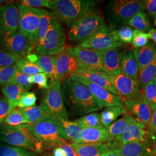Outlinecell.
Masks as SVG:
<instances>
[{
  "instance_id": "cell-26",
  "label": "cell",
  "mask_w": 156,
  "mask_h": 156,
  "mask_svg": "<svg viewBox=\"0 0 156 156\" xmlns=\"http://www.w3.org/2000/svg\"><path fill=\"white\" fill-rule=\"evenodd\" d=\"M137 120L131 113L127 112L120 119L116 120L111 124L106 129L113 141L123 133L124 131L131 124L135 122Z\"/></svg>"
},
{
  "instance_id": "cell-25",
  "label": "cell",
  "mask_w": 156,
  "mask_h": 156,
  "mask_svg": "<svg viewBox=\"0 0 156 156\" xmlns=\"http://www.w3.org/2000/svg\"><path fill=\"white\" fill-rule=\"evenodd\" d=\"M78 156H102L110 149L109 144H70Z\"/></svg>"
},
{
  "instance_id": "cell-48",
  "label": "cell",
  "mask_w": 156,
  "mask_h": 156,
  "mask_svg": "<svg viewBox=\"0 0 156 156\" xmlns=\"http://www.w3.org/2000/svg\"><path fill=\"white\" fill-rule=\"evenodd\" d=\"M33 83L37 84L40 88L48 89V76L45 73H41L31 76Z\"/></svg>"
},
{
  "instance_id": "cell-15",
  "label": "cell",
  "mask_w": 156,
  "mask_h": 156,
  "mask_svg": "<svg viewBox=\"0 0 156 156\" xmlns=\"http://www.w3.org/2000/svg\"><path fill=\"white\" fill-rule=\"evenodd\" d=\"M112 83L121 99L128 100L137 97L140 93L137 80L124 75L122 73L110 76Z\"/></svg>"
},
{
  "instance_id": "cell-34",
  "label": "cell",
  "mask_w": 156,
  "mask_h": 156,
  "mask_svg": "<svg viewBox=\"0 0 156 156\" xmlns=\"http://www.w3.org/2000/svg\"><path fill=\"white\" fill-rule=\"evenodd\" d=\"M15 65L17 69L22 73L30 76L42 73L39 67L35 63L30 61L26 56L17 57L15 62Z\"/></svg>"
},
{
  "instance_id": "cell-31",
  "label": "cell",
  "mask_w": 156,
  "mask_h": 156,
  "mask_svg": "<svg viewBox=\"0 0 156 156\" xmlns=\"http://www.w3.org/2000/svg\"><path fill=\"white\" fill-rule=\"evenodd\" d=\"M127 26L145 33H148L152 28L150 19L145 12H140L135 15L129 20Z\"/></svg>"
},
{
  "instance_id": "cell-23",
  "label": "cell",
  "mask_w": 156,
  "mask_h": 156,
  "mask_svg": "<svg viewBox=\"0 0 156 156\" xmlns=\"http://www.w3.org/2000/svg\"><path fill=\"white\" fill-rule=\"evenodd\" d=\"M26 57L30 61L37 64L45 73L48 77L53 80L55 73V56H43L38 54L29 53Z\"/></svg>"
},
{
  "instance_id": "cell-37",
  "label": "cell",
  "mask_w": 156,
  "mask_h": 156,
  "mask_svg": "<svg viewBox=\"0 0 156 156\" xmlns=\"http://www.w3.org/2000/svg\"><path fill=\"white\" fill-rule=\"evenodd\" d=\"M75 121L83 129L102 126L101 124L100 116L96 112H93L84 115L83 117L76 119Z\"/></svg>"
},
{
  "instance_id": "cell-53",
  "label": "cell",
  "mask_w": 156,
  "mask_h": 156,
  "mask_svg": "<svg viewBox=\"0 0 156 156\" xmlns=\"http://www.w3.org/2000/svg\"><path fill=\"white\" fill-rule=\"evenodd\" d=\"M102 156H121L119 153H117L116 151H115L112 149H109L107 151L106 153H105Z\"/></svg>"
},
{
  "instance_id": "cell-38",
  "label": "cell",
  "mask_w": 156,
  "mask_h": 156,
  "mask_svg": "<svg viewBox=\"0 0 156 156\" xmlns=\"http://www.w3.org/2000/svg\"><path fill=\"white\" fill-rule=\"evenodd\" d=\"M140 91L151 110L152 112L154 111L156 108V87L153 81L147 84Z\"/></svg>"
},
{
  "instance_id": "cell-24",
  "label": "cell",
  "mask_w": 156,
  "mask_h": 156,
  "mask_svg": "<svg viewBox=\"0 0 156 156\" xmlns=\"http://www.w3.org/2000/svg\"><path fill=\"white\" fill-rule=\"evenodd\" d=\"M133 54L137 62L139 73L153 61L156 56V46L154 44L149 42L145 46L133 51Z\"/></svg>"
},
{
  "instance_id": "cell-19",
  "label": "cell",
  "mask_w": 156,
  "mask_h": 156,
  "mask_svg": "<svg viewBox=\"0 0 156 156\" xmlns=\"http://www.w3.org/2000/svg\"><path fill=\"white\" fill-rule=\"evenodd\" d=\"M101 57L104 72L109 76L120 73V62L125 53L122 47L98 51Z\"/></svg>"
},
{
  "instance_id": "cell-28",
  "label": "cell",
  "mask_w": 156,
  "mask_h": 156,
  "mask_svg": "<svg viewBox=\"0 0 156 156\" xmlns=\"http://www.w3.org/2000/svg\"><path fill=\"white\" fill-rule=\"evenodd\" d=\"M26 91L25 89L17 84L9 83L2 89V92L8 101L11 110L16 108L22 95Z\"/></svg>"
},
{
  "instance_id": "cell-45",
  "label": "cell",
  "mask_w": 156,
  "mask_h": 156,
  "mask_svg": "<svg viewBox=\"0 0 156 156\" xmlns=\"http://www.w3.org/2000/svg\"><path fill=\"white\" fill-rule=\"evenodd\" d=\"M148 139L151 144H154L156 140V108L153 112L150 122L147 126Z\"/></svg>"
},
{
  "instance_id": "cell-55",
  "label": "cell",
  "mask_w": 156,
  "mask_h": 156,
  "mask_svg": "<svg viewBox=\"0 0 156 156\" xmlns=\"http://www.w3.org/2000/svg\"><path fill=\"white\" fill-rule=\"evenodd\" d=\"M153 83H154V86H155V87H156V76L154 77V79H153Z\"/></svg>"
},
{
  "instance_id": "cell-52",
  "label": "cell",
  "mask_w": 156,
  "mask_h": 156,
  "mask_svg": "<svg viewBox=\"0 0 156 156\" xmlns=\"http://www.w3.org/2000/svg\"><path fill=\"white\" fill-rule=\"evenodd\" d=\"M148 33L149 34L150 36H151V39L153 42L154 43V44L156 45V28H151V30L148 32Z\"/></svg>"
},
{
  "instance_id": "cell-32",
  "label": "cell",
  "mask_w": 156,
  "mask_h": 156,
  "mask_svg": "<svg viewBox=\"0 0 156 156\" xmlns=\"http://www.w3.org/2000/svg\"><path fill=\"white\" fill-rule=\"evenodd\" d=\"M156 75V56L153 61L139 73L138 84L140 90L153 80Z\"/></svg>"
},
{
  "instance_id": "cell-11",
  "label": "cell",
  "mask_w": 156,
  "mask_h": 156,
  "mask_svg": "<svg viewBox=\"0 0 156 156\" xmlns=\"http://www.w3.org/2000/svg\"><path fill=\"white\" fill-rule=\"evenodd\" d=\"M69 53L77 60L80 69H90L104 72L101 57L98 51L79 45L68 47Z\"/></svg>"
},
{
  "instance_id": "cell-51",
  "label": "cell",
  "mask_w": 156,
  "mask_h": 156,
  "mask_svg": "<svg viewBox=\"0 0 156 156\" xmlns=\"http://www.w3.org/2000/svg\"><path fill=\"white\" fill-rule=\"evenodd\" d=\"M63 150L65 151L66 156H78L75 151L73 149V147L71 146L70 144L65 143L60 145Z\"/></svg>"
},
{
  "instance_id": "cell-41",
  "label": "cell",
  "mask_w": 156,
  "mask_h": 156,
  "mask_svg": "<svg viewBox=\"0 0 156 156\" xmlns=\"http://www.w3.org/2000/svg\"><path fill=\"white\" fill-rule=\"evenodd\" d=\"M15 64L8 67H0V86H5L11 83L16 72Z\"/></svg>"
},
{
  "instance_id": "cell-13",
  "label": "cell",
  "mask_w": 156,
  "mask_h": 156,
  "mask_svg": "<svg viewBox=\"0 0 156 156\" xmlns=\"http://www.w3.org/2000/svg\"><path fill=\"white\" fill-rule=\"evenodd\" d=\"M69 78L73 80L77 81L84 84L89 90L95 98L100 102L103 107L107 108L110 106H124L123 100L119 96L112 93L111 92L105 89L91 83L83 78L73 75H71Z\"/></svg>"
},
{
  "instance_id": "cell-30",
  "label": "cell",
  "mask_w": 156,
  "mask_h": 156,
  "mask_svg": "<svg viewBox=\"0 0 156 156\" xmlns=\"http://www.w3.org/2000/svg\"><path fill=\"white\" fill-rule=\"evenodd\" d=\"M62 128L69 141L73 144H80L82 142L81 134L83 128L80 127L75 121H60Z\"/></svg>"
},
{
  "instance_id": "cell-27",
  "label": "cell",
  "mask_w": 156,
  "mask_h": 156,
  "mask_svg": "<svg viewBox=\"0 0 156 156\" xmlns=\"http://www.w3.org/2000/svg\"><path fill=\"white\" fill-rule=\"evenodd\" d=\"M120 73L137 80L139 68L133 52H128L123 56L120 62Z\"/></svg>"
},
{
  "instance_id": "cell-40",
  "label": "cell",
  "mask_w": 156,
  "mask_h": 156,
  "mask_svg": "<svg viewBox=\"0 0 156 156\" xmlns=\"http://www.w3.org/2000/svg\"><path fill=\"white\" fill-rule=\"evenodd\" d=\"M0 156H37V154L16 147L4 146L0 147Z\"/></svg>"
},
{
  "instance_id": "cell-10",
  "label": "cell",
  "mask_w": 156,
  "mask_h": 156,
  "mask_svg": "<svg viewBox=\"0 0 156 156\" xmlns=\"http://www.w3.org/2000/svg\"><path fill=\"white\" fill-rule=\"evenodd\" d=\"M19 26V11L15 4L0 6V40L9 38L16 33Z\"/></svg>"
},
{
  "instance_id": "cell-5",
  "label": "cell",
  "mask_w": 156,
  "mask_h": 156,
  "mask_svg": "<svg viewBox=\"0 0 156 156\" xmlns=\"http://www.w3.org/2000/svg\"><path fill=\"white\" fill-rule=\"evenodd\" d=\"M140 12H145L144 1L113 0L106 7L107 19L113 27L127 26L129 20Z\"/></svg>"
},
{
  "instance_id": "cell-43",
  "label": "cell",
  "mask_w": 156,
  "mask_h": 156,
  "mask_svg": "<svg viewBox=\"0 0 156 156\" xmlns=\"http://www.w3.org/2000/svg\"><path fill=\"white\" fill-rule=\"evenodd\" d=\"M12 83L17 84L23 86L26 91H28L33 86L31 76L22 73L19 69H17Z\"/></svg>"
},
{
  "instance_id": "cell-12",
  "label": "cell",
  "mask_w": 156,
  "mask_h": 156,
  "mask_svg": "<svg viewBox=\"0 0 156 156\" xmlns=\"http://www.w3.org/2000/svg\"><path fill=\"white\" fill-rule=\"evenodd\" d=\"M79 45L96 51H102L122 47L123 44L115 39L111 28L105 26Z\"/></svg>"
},
{
  "instance_id": "cell-50",
  "label": "cell",
  "mask_w": 156,
  "mask_h": 156,
  "mask_svg": "<svg viewBox=\"0 0 156 156\" xmlns=\"http://www.w3.org/2000/svg\"><path fill=\"white\" fill-rule=\"evenodd\" d=\"M144 3L145 11H146L148 15L153 19L154 24L156 26V0H145Z\"/></svg>"
},
{
  "instance_id": "cell-20",
  "label": "cell",
  "mask_w": 156,
  "mask_h": 156,
  "mask_svg": "<svg viewBox=\"0 0 156 156\" xmlns=\"http://www.w3.org/2000/svg\"><path fill=\"white\" fill-rule=\"evenodd\" d=\"M123 103L129 113L133 115L135 118L147 127L150 122L153 112L141 92L139 95L134 98L123 101Z\"/></svg>"
},
{
  "instance_id": "cell-18",
  "label": "cell",
  "mask_w": 156,
  "mask_h": 156,
  "mask_svg": "<svg viewBox=\"0 0 156 156\" xmlns=\"http://www.w3.org/2000/svg\"><path fill=\"white\" fill-rule=\"evenodd\" d=\"M108 144L110 149L116 151L121 156H153L152 144L149 141L137 142L123 145H118L113 141Z\"/></svg>"
},
{
  "instance_id": "cell-4",
  "label": "cell",
  "mask_w": 156,
  "mask_h": 156,
  "mask_svg": "<svg viewBox=\"0 0 156 156\" xmlns=\"http://www.w3.org/2000/svg\"><path fill=\"white\" fill-rule=\"evenodd\" d=\"M0 140L14 147L36 153L44 149L43 144L24 125L12 127L1 124Z\"/></svg>"
},
{
  "instance_id": "cell-17",
  "label": "cell",
  "mask_w": 156,
  "mask_h": 156,
  "mask_svg": "<svg viewBox=\"0 0 156 156\" xmlns=\"http://www.w3.org/2000/svg\"><path fill=\"white\" fill-rule=\"evenodd\" d=\"M0 48L16 57H25L30 52L28 40L19 30L9 38L0 40Z\"/></svg>"
},
{
  "instance_id": "cell-47",
  "label": "cell",
  "mask_w": 156,
  "mask_h": 156,
  "mask_svg": "<svg viewBox=\"0 0 156 156\" xmlns=\"http://www.w3.org/2000/svg\"><path fill=\"white\" fill-rule=\"evenodd\" d=\"M17 58L0 49V67H8L15 64Z\"/></svg>"
},
{
  "instance_id": "cell-33",
  "label": "cell",
  "mask_w": 156,
  "mask_h": 156,
  "mask_svg": "<svg viewBox=\"0 0 156 156\" xmlns=\"http://www.w3.org/2000/svg\"><path fill=\"white\" fill-rule=\"evenodd\" d=\"M53 19L51 12H49L46 10H44L42 12L40 23H39V29H38V44L35 50H37L41 48L42 45L44 40L45 38L46 34L49 27L50 22Z\"/></svg>"
},
{
  "instance_id": "cell-29",
  "label": "cell",
  "mask_w": 156,
  "mask_h": 156,
  "mask_svg": "<svg viewBox=\"0 0 156 156\" xmlns=\"http://www.w3.org/2000/svg\"><path fill=\"white\" fill-rule=\"evenodd\" d=\"M127 112L126 106H110L101 113L100 121L101 125L106 128L115 122L118 117L124 115Z\"/></svg>"
},
{
  "instance_id": "cell-14",
  "label": "cell",
  "mask_w": 156,
  "mask_h": 156,
  "mask_svg": "<svg viewBox=\"0 0 156 156\" xmlns=\"http://www.w3.org/2000/svg\"><path fill=\"white\" fill-rule=\"evenodd\" d=\"M55 57V73L53 80L62 81L76 69H80L76 59L72 56L67 47Z\"/></svg>"
},
{
  "instance_id": "cell-3",
  "label": "cell",
  "mask_w": 156,
  "mask_h": 156,
  "mask_svg": "<svg viewBox=\"0 0 156 156\" xmlns=\"http://www.w3.org/2000/svg\"><path fill=\"white\" fill-rule=\"evenodd\" d=\"M98 3L91 0H51L50 9L55 19L69 27L95 9Z\"/></svg>"
},
{
  "instance_id": "cell-36",
  "label": "cell",
  "mask_w": 156,
  "mask_h": 156,
  "mask_svg": "<svg viewBox=\"0 0 156 156\" xmlns=\"http://www.w3.org/2000/svg\"><path fill=\"white\" fill-rule=\"evenodd\" d=\"M133 31V28L131 27L124 26L117 30H112V34L117 42L122 44H126L131 43Z\"/></svg>"
},
{
  "instance_id": "cell-2",
  "label": "cell",
  "mask_w": 156,
  "mask_h": 156,
  "mask_svg": "<svg viewBox=\"0 0 156 156\" xmlns=\"http://www.w3.org/2000/svg\"><path fill=\"white\" fill-rule=\"evenodd\" d=\"M45 147H56L69 141L60 122L48 113L41 117L33 124H23Z\"/></svg>"
},
{
  "instance_id": "cell-44",
  "label": "cell",
  "mask_w": 156,
  "mask_h": 156,
  "mask_svg": "<svg viewBox=\"0 0 156 156\" xmlns=\"http://www.w3.org/2000/svg\"><path fill=\"white\" fill-rule=\"evenodd\" d=\"M37 101V97L33 92L25 91L21 96L17 106L19 108H26L35 106Z\"/></svg>"
},
{
  "instance_id": "cell-54",
  "label": "cell",
  "mask_w": 156,
  "mask_h": 156,
  "mask_svg": "<svg viewBox=\"0 0 156 156\" xmlns=\"http://www.w3.org/2000/svg\"><path fill=\"white\" fill-rule=\"evenodd\" d=\"M152 149H153V156H156V143L154 144H152Z\"/></svg>"
},
{
  "instance_id": "cell-35",
  "label": "cell",
  "mask_w": 156,
  "mask_h": 156,
  "mask_svg": "<svg viewBox=\"0 0 156 156\" xmlns=\"http://www.w3.org/2000/svg\"><path fill=\"white\" fill-rule=\"evenodd\" d=\"M19 109L27 121V124L30 125L36 123L45 114V112L41 106L35 105Z\"/></svg>"
},
{
  "instance_id": "cell-42",
  "label": "cell",
  "mask_w": 156,
  "mask_h": 156,
  "mask_svg": "<svg viewBox=\"0 0 156 156\" xmlns=\"http://www.w3.org/2000/svg\"><path fill=\"white\" fill-rule=\"evenodd\" d=\"M150 39L151 36L148 33L134 29L131 44L135 49H139L147 45Z\"/></svg>"
},
{
  "instance_id": "cell-22",
  "label": "cell",
  "mask_w": 156,
  "mask_h": 156,
  "mask_svg": "<svg viewBox=\"0 0 156 156\" xmlns=\"http://www.w3.org/2000/svg\"><path fill=\"white\" fill-rule=\"evenodd\" d=\"M81 144H100L113 142L106 128L102 126L82 129Z\"/></svg>"
},
{
  "instance_id": "cell-56",
  "label": "cell",
  "mask_w": 156,
  "mask_h": 156,
  "mask_svg": "<svg viewBox=\"0 0 156 156\" xmlns=\"http://www.w3.org/2000/svg\"><path fill=\"white\" fill-rule=\"evenodd\" d=\"M1 124H1V123H0V127H1Z\"/></svg>"
},
{
  "instance_id": "cell-8",
  "label": "cell",
  "mask_w": 156,
  "mask_h": 156,
  "mask_svg": "<svg viewBox=\"0 0 156 156\" xmlns=\"http://www.w3.org/2000/svg\"><path fill=\"white\" fill-rule=\"evenodd\" d=\"M62 80H51L40 105L45 113L53 116L59 121L68 120V119L62 95Z\"/></svg>"
},
{
  "instance_id": "cell-9",
  "label": "cell",
  "mask_w": 156,
  "mask_h": 156,
  "mask_svg": "<svg viewBox=\"0 0 156 156\" xmlns=\"http://www.w3.org/2000/svg\"><path fill=\"white\" fill-rule=\"evenodd\" d=\"M67 36L61 23L53 19L41 48L35 53L43 56H56L67 48Z\"/></svg>"
},
{
  "instance_id": "cell-46",
  "label": "cell",
  "mask_w": 156,
  "mask_h": 156,
  "mask_svg": "<svg viewBox=\"0 0 156 156\" xmlns=\"http://www.w3.org/2000/svg\"><path fill=\"white\" fill-rule=\"evenodd\" d=\"M51 0H22L20 3L23 5L27 6L34 8L45 7L50 9V4Z\"/></svg>"
},
{
  "instance_id": "cell-6",
  "label": "cell",
  "mask_w": 156,
  "mask_h": 156,
  "mask_svg": "<svg viewBox=\"0 0 156 156\" xmlns=\"http://www.w3.org/2000/svg\"><path fill=\"white\" fill-rule=\"evenodd\" d=\"M105 26L103 16L95 9L68 27V37L71 41L80 44Z\"/></svg>"
},
{
  "instance_id": "cell-21",
  "label": "cell",
  "mask_w": 156,
  "mask_h": 156,
  "mask_svg": "<svg viewBox=\"0 0 156 156\" xmlns=\"http://www.w3.org/2000/svg\"><path fill=\"white\" fill-rule=\"evenodd\" d=\"M142 141H149L147 127L137 120L128 126L123 133L113 142L118 145H123Z\"/></svg>"
},
{
  "instance_id": "cell-57",
  "label": "cell",
  "mask_w": 156,
  "mask_h": 156,
  "mask_svg": "<svg viewBox=\"0 0 156 156\" xmlns=\"http://www.w3.org/2000/svg\"><path fill=\"white\" fill-rule=\"evenodd\" d=\"M156 142H155V143H154V144H156Z\"/></svg>"
},
{
  "instance_id": "cell-58",
  "label": "cell",
  "mask_w": 156,
  "mask_h": 156,
  "mask_svg": "<svg viewBox=\"0 0 156 156\" xmlns=\"http://www.w3.org/2000/svg\"></svg>"
},
{
  "instance_id": "cell-1",
  "label": "cell",
  "mask_w": 156,
  "mask_h": 156,
  "mask_svg": "<svg viewBox=\"0 0 156 156\" xmlns=\"http://www.w3.org/2000/svg\"><path fill=\"white\" fill-rule=\"evenodd\" d=\"M62 92L64 101L76 115H86L103 108L84 84L69 77L62 81Z\"/></svg>"
},
{
  "instance_id": "cell-16",
  "label": "cell",
  "mask_w": 156,
  "mask_h": 156,
  "mask_svg": "<svg viewBox=\"0 0 156 156\" xmlns=\"http://www.w3.org/2000/svg\"><path fill=\"white\" fill-rule=\"evenodd\" d=\"M83 78L91 83L98 86L118 95L117 91L112 83V78L106 73L90 69H78L71 74Z\"/></svg>"
},
{
  "instance_id": "cell-49",
  "label": "cell",
  "mask_w": 156,
  "mask_h": 156,
  "mask_svg": "<svg viewBox=\"0 0 156 156\" xmlns=\"http://www.w3.org/2000/svg\"><path fill=\"white\" fill-rule=\"evenodd\" d=\"M11 108L5 98L0 97V123L2 124L8 115L11 111Z\"/></svg>"
},
{
  "instance_id": "cell-39",
  "label": "cell",
  "mask_w": 156,
  "mask_h": 156,
  "mask_svg": "<svg viewBox=\"0 0 156 156\" xmlns=\"http://www.w3.org/2000/svg\"><path fill=\"white\" fill-rule=\"evenodd\" d=\"M4 122V124L12 127H17L23 124H27V121L19 108H15L12 110L6 117Z\"/></svg>"
},
{
  "instance_id": "cell-7",
  "label": "cell",
  "mask_w": 156,
  "mask_h": 156,
  "mask_svg": "<svg viewBox=\"0 0 156 156\" xmlns=\"http://www.w3.org/2000/svg\"><path fill=\"white\" fill-rule=\"evenodd\" d=\"M19 11L18 30L28 40L30 49L37 47L41 16L44 9L34 8L21 4L17 5Z\"/></svg>"
}]
</instances>
